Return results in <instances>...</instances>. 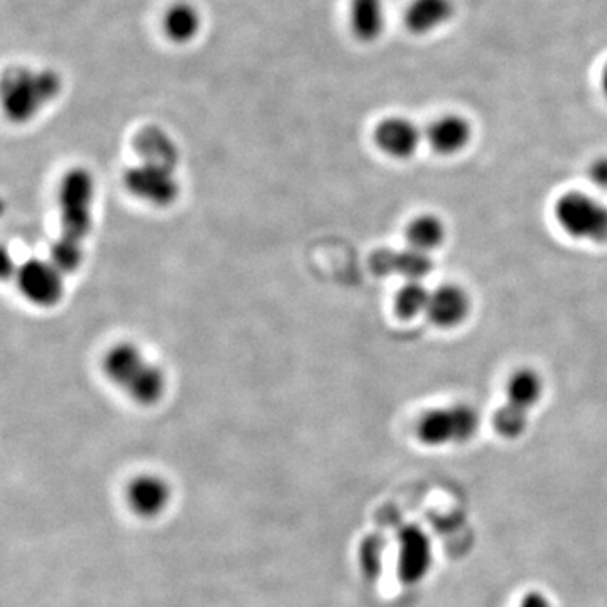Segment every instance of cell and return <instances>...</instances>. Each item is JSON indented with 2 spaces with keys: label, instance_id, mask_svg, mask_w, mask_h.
<instances>
[{
  "label": "cell",
  "instance_id": "1",
  "mask_svg": "<svg viewBox=\"0 0 607 607\" xmlns=\"http://www.w3.org/2000/svg\"><path fill=\"white\" fill-rule=\"evenodd\" d=\"M93 196L95 183L87 169L74 168L64 174L58 193L61 233L50 255L64 274H73L83 262L84 240L92 230Z\"/></svg>",
  "mask_w": 607,
  "mask_h": 607
},
{
  "label": "cell",
  "instance_id": "2",
  "mask_svg": "<svg viewBox=\"0 0 607 607\" xmlns=\"http://www.w3.org/2000/svg\"><path fill=\"white\" fill-rule=\"evenodd\" d=\"M102 368L107 378L138 404L152 405L164 395V373L135 344L112 346L103 356Z\"/></svg>",
  "mask_w": 607,
  "mask_h": 607
},
{
  "label": "cell",
  "instance_id": "3",
  "mask_svg": "<svg viewBox=\"0 0 607 607\" xmlns=\"http://www.w3.org/2000/svg\"><path fill=\"white\" fill-rule=\"evenodd\" d=\"M61 89L63 80L57 71L12 68L2 80V105L12 122L24 123L58 99Z\"/></svg>",
  "mask_w": 607,
  "mask_h": 607
},
{
  "label": "cell",
  "instance_id": "4",
  "mask_svg": "<svg viewBox=\"0 0 607 607\" xmlns=\"http://www.w3.org/2000/svg\"><path fill=\"white\" fill-rule=\"evenodd\" d=\"M479 427V414L467 404L434 408L422 415L417 434L427 446H444L451 443H466Z\"/></svg>",
  "mask_w": 607,
  "mask_h": 607
},
{
  "label": "cell",
  "instance_id": "5",
  "mask_svg": "<svg viewBox=\"0 0 607 607\" xmlns=\"http://www.w3.org/2000/svg\"><path fill=\"white\" fill-rule=\"evenodd\" d=\"M555 219L564 232L579 240L607 239V206L579 191L566 193L555 204Z\"/></svg>",
  "mask_w": 607,
  "mask_h": 607
},
{
  "label": "cell",
  "instance_id": "6",
  "mask_svg": "<svg viewBox=\"0 0 607 607\" xmlns=\"http://www.w3.org/2000/svg\"><path fill=\"white\" fill-rule=\"evenodd\" d=\"M174 169L164 165L139 162L125 172L123 183L132 196L152 206H171L180 196V183Z\"/></svg>",
  "mask_w": 607,
  "mask_h": 607
},
{
  "label": "cell",
  "instance_id": "7",
  "mask_svg": "<svg viewBox=\"0 0 607 607\" xmlns=\"http://www.w3.org/2000/svg\"><path fill=\"white\" fill-rule=\"evenodd\" d=\"M64 272L53 260L31 259L16 272L19 291L36 306L53 307L63 297Z\"/></svg>",
  "mask_w": 607,
  "mask_h": 607
},
{
  "label": "cell",
  "instance_id": "8",
  "mask_svg": "<svg viewBox=\"0 0 607 607\" xmlns=\"http://www.w3.org/2000/svg\"><path fill=\"white\" fill-rule=\"evenodd\" d=\"M127 505L139 518L155 519L172 503L171 485L159 474H139L127 486Z\"/></svg>",
  "mask_w": 607,
  "mask_h": 607
},
{
  "label": "cell",
  "instance_id": "9",
  "mask_svg": "<svg viewBox=\"0 0 607 607\" xmlns=\"http://www.w3.org/2000/svg\"><path fill=\"white\" fill-rule=\"evenodd\" d=\"M421 130L404 117L383 119L373 132V141L383 154L395 159H407L415 154L421 144Z\"/></svg>",
  "mask_w": 607,
  "mask_h": 607
},
{
  "label": "cell",
  "instance_id": "10",
  "mask_svg": "<svg viewBox=\"0 0 607 607\" xmlns=\"http://www.w3.org/2000/svg\"><path fill=\"white\" fill-rule=\"evenodd\" d=\"M370 265L376 275L398 274L407 279V282H421L434 269V262L428 253L412 249V246L408 250H402V252L380 250L370 260Z\"/></svg>",
  "mask_w": 607,
  "mask_h": 607
},
{
  "label": "cell",
  "instance_id": "11",
  "mask_svg": "<svg viewBox=\"0 0 607 607\" xmlns=\"http://www.w3.org/2000/svg\"><path fill=\"white\" fill-rule=\"evenodd\" d=\"M432 564V548L421 527H407L401 534L398 573L407 584L421 583Z\"/></svg>",
  "mask_w": 607,
  "mask_h": 607
},
{
  "label": "cell",
  "instance_id": "12",
  "mask_svg": "<svg viewBox=\"0 0 607 607\" xmlns=\"http://www.w3.org/2000/svg\"><path fill=\"white\" fill-rule=\"evenodd\" d=\"M471 299L461 285L444 284L432 292L427 316L439 327H456L469 316Z\"/></svg>",
  "mask_w": 607,
  "mask_h": 607
},
{
  "label": "cell",
  "instance_id": "13",
  "mask_svg": "<svg viewBox=\"0 0 607 607\" xmlns=\"http://www.w3.org/2000/svg\"><path fill=\"white\" fill-rule=\"evenodd\" d=\"M428 144L434 151L443 155H453L463 151L473 138V129L471 123L464 117L449 115L439 117L428 125L427 134Z\"/></svg>",
  "mask_w": 607,
  "mask_h": 607
},
{
  "label": "cell",
  "instance_id": "14",
  "mask_svg": "<svg viewBox=\"0 0 607 607\" xmlns=\"http://www.w3.org/2000/svg\"><path fill=\"white\" fill-rule=\"evenodd\" d=\"M134 151L139 161L149 164L164 165L176 171L180 151L171 135L155 125L144 127L134 138Z\"/></svg>",
  "mask_w": 607,
  "mask_h": 607
},
{
  "label": "cell",
  "instance_id": "15",
  "mask_svg": "<svg viewBox=\"0 0 607 607\" xmlns=\"http://www.w3.org/2000/svg\"><path fill=\"white\" fill-rule=\"evenodd\" d=\"M453 16V0H412L405 11L404 22L408 31L425 36L443 28Z\"/></svg>",
  "mask_w": 607,
  "mask_h": 607
},
{
  "label": "cell",
  "instance_id": "16",
  "mask_svg": "<svg viewBox=\"0 0 607 607\" xmlns=\"http://www.w3.org/2000/svg\"><path fill=\"white\" fill-rule=\"evenodd\" d=\"M385 0H352L350 24L353 34L363 42H373L385 29Z\"/></svg>",
  "mask_w": 607,
  "mask_h": 607
},
{
  "label": "cell",
  "instance_id": "17",
  "mask_svg": "<svg viewBox=\"0 0 607 607\" xmlns=\"http://www.w3.org/2000/svg\"><path fill=\"white\" fill-rule=\"evenodd\" d=\"M544 395V380L535 370L519 368L506 383V402L516 407L530 411Z\"/></svg>",
  "mask_w": 607,
  "mask_h": 607
},
{
  "label": "cell",
  "instance_id": "18",
  "mask_svg": "<svg viewBox=\"0 0 607 607\" xmlns=\"http://www.w3.org/2000/svg\"><path fill=\"white\" fill-rule=\"evenodd\" d=\"M201 29V16L194 6L180 2L164 16V32L172 42L186 44L196 38Z\"/></svg>",
  "mask_w": 607,
  "mask_h": 607
},
{
  "label": "cell",
  "instance_id": "19",
  "mask_svg": "<svg viewBox=\"0 0 607 607\" xmlns=\"http://www.w3.org/2000/svg\"><path fill=\"white\" fill-rule=\"evenodd\" d=\"M407 240L412 249L431 253L446 240V226L436 214H421L408 225Z\"/></svg>",
  "mask_w": 607,
  "mask_h": 607
},
{
  "label": "cell",
  "instance_id": "20",
  "mask_svg": "<svg viewBox=\"0 0 607 607\" xmlns=\"http://www.w3.org/2000/svg\"><path fill=\"white\" fill-rule=\"evenodd\" d=\"M431 294L432 292H428L422 282H407L395 297V310H397L398 316L412 320L418 314L427 313Z\"/></svg>",
  "mask_w": 607,
  "mask_h": 607
},
{
  "label": "cell",
  "instance_id": "21",
  "mask_svg": "<svg viewBox=\"0 0 607 607\" xmlns=\"http://www.w3.org/2000/svg\"><path fill=\"white\" fill-rule=\"evenodd\" d=\"M493 425H495L499 436L506 437V439H516L527 428L528 411L506 402L493 415Z\"/></svg>",
  "mask_w": 607,
  "mask_h": 607
},
{
  "label": "cell",
  "instance_id": "22",
  "mask_svg": "<svg viewBox=\"0 0 607 607\" xmlns=\"http://www.w3.org/2000/svg\"><path fill=\"white\" fill-rule=\"evenodd\" d=\"M589 180L597 188L607 190V158H599L593 161L589 168Z\"/></svg>",
  "mask_w": 607,
  "mask_h": 607
},
{
  "label": "cell",
  "instance_id": "23",
  "mask_svg": "<svg viewBox=\"0 0 607 607\" xmlns=\"http://www.w3.org/2000/svg\"><path fill=\"white\" fill-rule=\"evenodd\" d=\"M519 607H550V604L540 593H530L524 597Z\"/></svg>",
  "mask_w": 607,
  "mask_h": 607
},
{
  "label": "cell",
  "instance_id": "24",
  "mask_svg": "<svg viewBox=\"0 0 607 607\" xmlns=\"http://www.w3.org/2000/svg\"><path fill=\"white\" fill-rule=\"evenodd\" d=\"M600 89H603L604 97L607 99V64L603 68V73H600Z\"/></svg>",
  "mask_w": 607,
  "mask_h": 607
}]
</instances>
